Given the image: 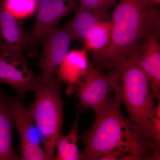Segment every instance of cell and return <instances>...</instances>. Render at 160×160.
Masks as SVG:
<instances>
[{"mask_svg": "<svg viewBox=\"0 0 160 160\" xmlns=\"http://www.w3.org/2000/svg\"><path fill=\"white\" fill-rule=\"evenodd\" d=\"M116 93L96 112L93 126L80 137L85 143L81 160H99L114 152L119 160H154L141 129L121 112Z\"/></svg>", "mask_w": 160, "mask_h": 160, "instance_id": "6da1fadb", "label": "cell"}, {"mask_svg": "<svg viewBox=\"0 0 160 160\" xmlns=\"http://www.w3.org/2000/svg\"><path fill=\"white\" fill-rule=\"evenodd\" d=\"M110 40L93 55L100 70L120 69L146 36L160 30V12L146 0H119L112 15Z\"/></svg>", "mask_w": 160, "mask_h": 160, "instance_id": "7a4b0ae2", "label": "cell"}, {"mask_svg": "<svg viewBox=\"0 0 160 160\" xmlns=\"http://www.w3.org/2000/svg\"><path fill=\"white\" fill-rule=\"evenodd\" d=\"M117 69L114 90L128 112L129 119L142 132L155 160L160 154L155 149L150 136L149 122L155 98L147 75L132 56Z\"/></svg>", "mask_w": 160, "mask_h": 160, "instance_id": "3957f363", "label": "cell"}, {"mask_svg": "<svg viewBox=\"0 0 160 160\" xmlns=\"http://www.w3.org/2000/svg\"><path fill=\"white\" fill-rule=\"evenodd\" d=\"M61 83L55 78L49 82L39 84L33 91L35 100L29 109L41 134L48 160H54L57 142L63 134Z\"/></svg>", "mask_w": 160, "mask_h": 160, "instance_id": "277c9868", "label": "cell"}, {"mask_svg": "<svg viewBox=\"0 0 160 160\" xmlns=\"http://www.w3.org/2000/svg\"><path fill=\"white\" fill-rule=\"evenodd\" d=\"M73 41L74 37L68 23L63 27H55L42 39V53L38 64L42 82H49L55 78L58 68Z\"/></svg>", "mask_w": 160, "mask_h": 160, "instance_id": "5b68a950", "label": "cell"}, {"mask_svg": "<svg viewBox=\"0 0 160 160\" xmlns=\"http://www.w3.org/2000/svg\"><path fill=\"white\" fill-rule=\"evenodd\" d=\"M75 0H43L38 5L34 26L29 33L26 50L32 56L37 54L42 39L63 18L78 7Z\"/></svg>", "mask_w": 160, "mask_h": 160, "instance_id": "8992f818", "label": "cell"}, {"mask_svg": "<svg viewBox=\"0 0 160 160\" xmlns=\"http://www.w3.org/2000/svg\"><path fill=\"white\" fill-rule=\"evenodd\" d=\"M116 79L115 69L104 75L90 63L76 92L77 97L80 101L78 109L90 108L96 112L114 90Z\"/></svg>", "mask_w": 160, "mask_h": 160, "instance_id": "52a82bcc", "label": "cell"}, {"mask_svg": "<svg viewBox=\"0 0 160 160\" xmlns=\"http://www.w3.org/2000/svg\"><path fill=\"white\" fill-rule=\"evenodd\" d=\"M42 80L30 69L26 58H18L0 50V82L9 85L20 98L27 92L34 91Z\"/></svg>", "mask_w": 160, "mask_h": 160, "instance_id": "ba28073f", "label": "cell"}, {"mask_svg": "<svg viewBox=\"0 0 160 160\" xmlns=\"http://www.w3.org/2000/svg\"><path fill=\"white\" fill-rule=\"evenodd\" d=\"M28 39L29 33L0 0V50L10 56L25 58Z\"/></svg>", "mask_w": 160, "mask_h": 160, "instance_id": "9c48e42d", "label": "cell"}, {"mask_svg": "<svg viewBox=\"0 0 160 160\" xmlns=\"http://www.w3.org/2000/svg\"><path fill=\"white\" fill-rule=\"evenodd\" d=\"M160 30L148 35L132 56L149 79L155 98L160 93Z\"/></svg>", "mask_w": 160, "mask_h": 160, "instance_id": "30bf717a", "label": "cell"}, {"mask_svg": "<svg viewBox=\"0 0 160 160\" xmlns=\"http://www.w3.org/2000/svg\"><path fill=\"white\" fill-rule=\"evenodd\" d=\"M89 64L88 51L85 48L69 50L56 75L59 81L67 85V95H71L77 91Z\"/></svg>", "mask_w": 160, "mask_h": 160, "instance_id": "8fae6325", "label": "cell"}, {"mask_svg": "<svg viewBox=\"0 0 160 160\" xmlns=\"http://www.w3.org/2000/svg\"><path fill=\"white\" fill-rule=\"evenodd\" d=\"M4 99L19 135L21 142H34L41 144V134L29 109L18 97L11 98L4 93Z\"/></svg>", "mask_w": 160, "mask_h": 160, "instance_id": "7c38bea8", "label": "cell"}, {"mask_svg": "<svg viewBox=\"0 0 160 160\" xmlns=\"http://www.w3.org/2000/svg\"><path fill=\"white\" fill-rule=\"evenodd\" d=\"M14 124L11 113L0 90V160H21V156L15 151L12 142Z\"/></svg>", "mask_w": 160, "mask_h": 160, "instance_id": "4fadbf2b", "label": "cell"}, {"mask_svg": "<svg viewBox=\"0 0 160 160\" xmlns=\"http://www.w3.org/2000/svg\"><path fill=\"white\" fill-rule=\"evenodd\" d=\"M105 20L94 12L78 6L72 21L68 24L75 41H80L83 44L90 32Z\"/></svg>", "mask_w": 160, "mask_h": 160, "instance_id": "5bb4252c", "label": "cell"}, {"mask_svg": "<svg viewBox=\"0 0 160 160\" xmlns=\"http://www.w3.org/2000/svg\"><path fill=\"white\" fill-rule=\"evenodd\" d=\"M79 112V110H78L74 124L69 133L66 136L62 134L58 140L54 160H81L78 146Z\"/></svg>", "mask_w": 160, "mask_h": 160, "instance_id": "9a60e30c", "label": "cell"}, {"mask_svg": "<svg viewBox=\"0 0 160 160\" xmlns=\"http://www.w3.org/2000/svg\"><path fill=\"white\" fill-rule=\"evenodd\" d=\"M111 32V20L102 21L83 43L84 48L94 54L107 46L110 40Z\"/></svg>", "mask_w": 160, "mask_h": 160, "instance_id": "2e32d148", "label": "cell"}, {"mask_svg": "<svg viewBox=\"0 0 160 160\" xmlns=\"http://www.w3.org/2000/svg\"><path fill=\"white\" fill-rule=\"evenodd\" d=\"M5 8L17 19L32 15L36 11L38 4L35 0H1Z\"/></svg>", "mask_w": 160, "mask_h": 160, "instance_id": "e0dca14e", "label": "cell"}, {"mask_svg": "<svg viewBox=\"0 0 160 160\" xmlns=\"http://www.w3.org/2000/svg\"><path fill=\"white\" fill-rule=\"evenodd\" d=\"M119 0H78L79 7L94 12L103 19H111L109 9Z\"/></svg>", "mask_w": 160, "mask_h": 160, "instance_id": "ac0fdd59", "label": "cell"}, {"mask_svg": "<svg viewBox=\"0 0 160 160\" xmlns=\"http://www.w3.org/2000/svg\"><path fill=\"white\" fill-rule=\"evenodd\" d=\"M20 149L21 160H48L44 149L39 143L31 142H21Z\"/></svg>", "mask_w": 160, "mask_h": 160, "instance_id": "d6986e66", "label": "cell"}, {"mask_svg": "<svg viewBox=\"0 0 160 160\" xmlns=\"http://www.w3.org/2000/svg\"><path fill=\"white\" fill-rule=\"evenodd\" d=\"M150 136L155 149L160 154V102L155 106L150 114L149 122Z\"/></svg>", "mask_w": 160, "mask_h": 160, "instance_id": "ffe728a7", "label": "cell"}, {"mask_svg": "<svg viewBox=\"0 0 160 160\" xmlns=\"http://www.w3.org/2000/svg\"><path fill=\"white\" fill-rule=\"evenodd\" d=\"M35 1H36L38 5L40 2H42V1H43V0H35Z\"/></svg>", "mask_w": 160, "mask_h": 160, "instance_id": "44dd1931", "label": "cell"}]
</instances>
